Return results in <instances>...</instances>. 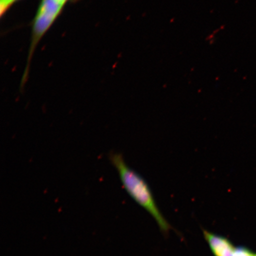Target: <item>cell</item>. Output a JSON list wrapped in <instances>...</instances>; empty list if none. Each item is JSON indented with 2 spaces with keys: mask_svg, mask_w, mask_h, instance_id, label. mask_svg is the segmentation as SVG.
Returning a JSON list of instances; mask_svg holds the SVG:
<instances>
[{
  "mask_svg": "<svg viewBox=\"0 0 256 256\" xmlns=\"http://www.w3.org/2000/svg\"><path fill=\"white\" fill-rule=\"evenodd\" d=\"M110 160L116 169L128 194L152 216L162 232L168 234L171 226L159 210L151 188L145 179L126 164L122 154L111 152Z\"/></svg>",
  "mask_w": 256,
  "mask_h": 256,
  "instance_id": "1",
  "label": "cell"
},
{
  "mask_svg": "<svg viewBox=\"0 0 256 256\" xmlns=\"http://www.w3.org/2000/svg\"><path fill=\"white\" fill-rule=\"evenodd\" d=\"M64 7L56 0H41L32 23L30 48L27 65L22 80V87H24L27 81L32 56L38 44L62 14Z\"/></svg>",
  "mask_w": 256,
  "mask_h": 256,
  "instance_id": "2",
  "label": "cell"
},
{
  "mask_svg": "<svg viewBox=\"0 0 256 256\" xmlns=\"http://www.w3.org/2000/svg\"><path fill=\"white\" fill-rule=\"evenodd\" d=\"M203 234L214 256H233L236 248L231 241L216 234L203 230Z\"/></svg>",
  "mask_w": 256,
  "mask_h": 256,
  "instance_id": "3",
  "label": "cell"
},
{
  "mask_svg": "<svg viewBox=\"0 0 256 256\" xmlns=\"http://www.w3.org/2000/svg\"><path fill=\"white\" fill-rule=\"evenodd\" d=\"M20 0H0V15L2 18L16 2Z\"/></svg>",
  "mask_w": 256,
  "mask_h": 256,
  "instance_id": "4",
  "label": "cell"
},
{
  "mask_svg": "<svg viewBox=\"0 0 256 256\" xmlns=\"http://www.w3.org/2000/svg\"><path fill=\"white\" fill-rule=\"evenodd\" d=\"M254 252L245 247H238L236 248L234 254L233 256H252Z\"/></svg>",
  "mask_w": 256,
  "mask_h": 256,
  "instance_id": "5",
  "label": "cell"
},
{
  "mask_svg": "<svg viewBox=\"0 0 256 256\" xmlns=\"http://www.w3.org/2000/svg\"><path fill=\"white\" fill-rule=\"evenodd\" d=\"M57 2H58L60 4H62L63 6H65V5L66 4V3H68V2H72L73 0H56Z\"/></svg>",
  "mask_w": 256,
  "mask_h": 256,
  "instance_id": "6",
  "label": "cell"
},
{
  "mask_svg": "<svg viewBox=\"0 0 256 256\" xmlns=\"http://www.w3.org/2000/svg\"><path fill=\"white\" fill-rule=\"evenodd\" d=\"M252 256H256V252H254V254H252Z\"/></svg>",
  "mask_w": 256,
  "mask_h": 256,
  "instance_id": "7",
  "label": "cell"
}]
</instances>
